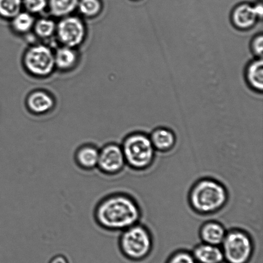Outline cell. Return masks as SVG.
<instances>
[{
  "label": "cell",
  "mask_w": 263,
  "mask_h": 263,
  "mask_svg": "<svg viewBox=\"0 0 263 263\" xmlns=\"http://www.w3.org/2000/svg\"><path fill=\"white\" fill-rule=\"evenodd\" d=\"M92 217L102 231L120 233L140 222L142 211L133 196L125 192H112L98 201Z\"/></svg>",
  "instance_id": "6da1fadb"
},
{
  "label": "cell",
  "mask_w": 263,
  "mask_h": 263,
  "mask_svg": "<svg viewBox=\"0 0 263 263\" xmlns=\"http://www.w3.org/2000/svg\"><path fill=\"white\" fill-rule=\"evenodd\" d=\"M229 191L226 185L213 178L198 180L191 187L188 203L193 212L208 216L220 212L229 202Z\"/></svg>",
  "instance_id": "7a4b0ae2"
},
{
  "label": "cell",
  "mask_w": 263,
  "mask_h": 263,
  "mask_svg": "<svg viewBox=\"0 0 263 263\" xmlns=\"http://www.w3.org/2000/svg\"><path fill=\"white\" fill-rule=\"evenodd\" d=\"M121 146L127 166L134 171H145L154 164L157 152L148 134L141 131L128 134Z\"/></svg>",
  "instance_id": "3957f363"
},
{
  "label": "cell",
  "mask_w": 263,
  "mask_h": 263,
  "mask_svg": "<svg viewBox=\"0 0 263 263\" xmlns=\"http://www.w3.org/2000/svg\"><path fill=\"white\" fill-rule=\"evenodd\" d=\"M154 246L153 236L148 227L140 223L120 233L118 249L126 259L139 261L151 254Z\"/></svg>",
  "instance_id": "277c9868"
},
{
  "label": "cell",
  "mask_w": 263,
  "mask_h": 263,
  "mask_svg": "<svg viewBox=\"0 0 263 263\" xmlns=\"http://www.w3.org/2000/svg\"><path fill=\"white\" fill-rule=\"evenodd\" d=\"M220 247L224 261L228 263H249L254 254L253 239L241 229L228 231Z\"/></svg>",
  "instance_id": "5b68a950"
},
{
  "label": "cell",
  "mask_w": 263,
  "mask_h": 263,
  "mask_svg": "<svg viewBox=\"0 0 263 263\" xmlns=\"http://www.w3.org/2000/svg\"><path fill=\"white\" fill-rule=\"evenodd\" d=\"M23 64L28 73L32 76L48 77L55 68L54 52L46 45L32 46L26 51Z\"/></svg>",
  "instance_id": "8992f818"
},
{
  "label": "cell",
  "mask_w": 263,
  "mask_h": 263,
  "mask_svg": "<svg viewBox=\"0 0 263 263\" xmlns=\"http://www.w3.org/2000/svg\"><path fill=\"white\" fill-rule=\"evenodd\" d=\"M127 166L121 144L109 142L100 147L97 169L104 176H118Z\"/></svg>",
  "instance_id": "52a82bcc"
},
{
  "label": "cell",
  "mask_w": 263,
  "mask_h": 263,
  "mask_svg": "<svg viewBox=\"0 0 263 263\" xmlns=\"http://www.w3.org/2000/svg\"><path fill=\"white\" fill-rule=\"evenodd\" d=\"M55 33L63 46L76 48L83 43L86 36V28L81 18L69 15L59 21Z\"/></svg>",
  "instance_id": "ba28073f"
},
{
  "label": "cell",
  "mask_w": 263,
  "mask_h": 263,
  "mask_svg": "<svg viewBox=\"0 0 263 263\" xmlns=\"http://www.w3.org/2000/svg\"><path fill=\"white\" fill-rule=\"evenodd\" d=\"M100 147L92 143L81 144L74 152L73 160L76 166L85 172L97 169Z\"/></svg>",
  "instance_id": "9c48e42d"
},
{
  "label": "cell",
  "mask_w": 263,
  "mask_h": 263,
  "mask_svg": "<svg viewBox=\"0 0 263 263\" xmlns=\"http://www.w3.org/2000/svg\"><path fill=\"white\" fill-rule=\"evenodd\" d=\"M259 20L253 5L247 3L237 5L232 12V23L239 30L251 29Z\"/></svg>",
  "instance_id": "30bf717a"
},
{
  "label": "cell",
  "mask_w": 263,
  "mask_h": 263,
  "mask_svg": "<svg viewBox=\"0 0 263 263\" xmlns=\"http://www.w3.org/2000/svg\"><path fill=\"white\" fill-rule=\"evenodd\" d=\"M149 136L155 150L159 153H168L177 144L176 135L169 128H157L152 131Z\"/></svg>",
  "instance_id": "8fae6325"
},
{
  "label": "cell",
  "mask_w": 263,
  "mask_h": 263,
  "mask_svg": "<svg viewBox=\"0 0 263 263\" xmlns=\"http://www.w3.org/2000/svg\"><path fill=\"white\" fill-rule=\"evenodd\" d=\"M227 232L222 223L215 220L205 221L199 229V238L202 243L220 246Z\"/></svg>",
  "instance_id": "7c38bea8"
},
{
  "label": "cell",
  "mask_w": 263,
  "mask_h": 263,
  "mask_svg": "<svg viewBox=\"0 0 263 263\" xmlns=\"http://www.w3.org/2000/svg\"><path fill=\"white\" fill-rule=\"evenodd\" d=\"M197 263H223V255L220 246L201 242L192 252Z\"/></svg>",
  "instance_id": "4fadbf2b"
},
{
  "label": "cell",
  "mask_w": 263,
  "mask_h": 263,
  "mask_svg": "<svg viewBox=\"0 0 263 263\" xmlns=\"http://www.w3.org/2000/svg\"><path fill=\"white\" fill-rule=\"evenodd\" d=\"M55 104L53 97L47 92L38 90L31 93L27 99L28 110L33 114L44 115L50 112Z\"/></svg>",
  "instance_id": "5bb4252c"
},
{
  "label": "cell",
  "mask_w": 263,
  "mask_h": 263,
  "mask_svg": "<svg viewBox=\"0 0 263 263\" xmlns=\"http://www.w3.org/2000/svg\"><path fill=\"white\" fill-rule=\"evenodd\" d=\"M246 77L249 86L257 92L263 90V61L262 58H257L247 66Z\"/></svg>",
  "instance_id": "9a60e30c"
},
{
  "label": "cell",
  "mask_w": 263,
  "mask_h": 263,
  "mask_svg": "<svg viewBox=\"0 0 263 263\" xmlns=\"http://www.w3.org/2000/svg\"><path fill=\"white\" fill-rule=\"evenodd\" d=\"M54 60L56 68L61 71H69L76 65L78 55L74 48L62 46L54 53Z\"/></svg>",
  "instance_id": "2e32d148"
},
{
  "label": "cell",
  "mask_w": 263,
  "mask_h": 263,
  "mask_svg": "<svg viewBox=\"0 0 263 263\" xmlns=\"http://www.w3.org/2000/svg\"><path fill=\"white\" fill-rule=\"evenodd\" d=\"M79 0H49L50 12L53 16L63 17L71 15L78 7Z\"/></svg>",
  "instance_id": "e0dca14e"
},
{
  "label": "cell",
  "mask_w": 263,
  "mask_h": 263,
  "mask_svg": "<svg viewBox=\"0 0 263 263\" xmlns=\"http://www.w3.org/2000/svg\"><path fill=\"white\" fill-rule=\"evenodd\" d=\"M34 17L28 12H20L12 19L13 29L18 33L24 34L33 29L35 23Z\"/></svg>",
  "instance_id": "ac0fdd59"
},
{
  "label": "cell",
  "mask_w": 263,
  "mask_h": 263,
  "mask_svg": "<svg viewBox=\"0 0 263 263\" xmlns=\"http://www.w3.org/2000/svg\"><path fill=\"white\" fill-rule=\"evenodd\" d=\"M57 24L53 20L41 18L35 22L33 29L37 37L46 39L50 38L56 32Z\"/></svg>",
  "instance_id": "d6986e66"
},
{
  "label": "cell",
  "mask_w": 263,
  "mask_h": 263,
  "mask_svg": "<svg viewBox=\"0 0 263 263\" xmlns=\"http://www.w3.org/2000/svg\"><path fill=\"white\" fill-rule=\"evenodd\" d=\"M23 0H0V17L11 20L21 12Z\"/></svg>",
  "instance_id": "ffe728a7"
},
{
  "label": "cell",
  "mask_w": 263,
  "mask_h": 263,
  "mask_svg": "<svg viewBox=\"0 0 263 263\" xmlns=\"http://www.w3.org/2000/svg\"><path fill=\"white\" fill-rule=\"evenodd\" d=\"M77 9L84 16L94 17L101 12L102 4L100 0H79Z\"/></svg>",
  "instance_id": "44dd1931"
},
{
  "label": "cell",
  "mask_w": 263,
  "mask_h": 263,
  "mask_svg": "<svg viewBox=\"0 0 263 263\" xmlns=\"http://www.w3.org/2000/svg\"><path fill=\"white\" fill-rule=\"evenodd\" d=\"M167 263H197L192 252L180 250L170 256Z\"/></svg>",
  "instance_id": "7402d4cb"
},
{
  "label": "cell",
  "mask_w": 263,
  "mask_h": 263,
  "mask_svg": "<svg viewBox=\"0 0 263 263\" xmlns=\"http://www.w3.org/2000/svg\"><path fill=\"white\" fill-rule=\"evenodd\" d=\"M23 5L30 14L42 12L47 7V0H23Z\"/></svg>",
  "instance_id": "603a6c76"
},
{
  "label": "cell",
  "mask_w": 263,
  "mask_h": 263,
  "mask_svg": "<svg viewBox=\"0 0 263 263\" xmlns=\"http://www.w3.org/2000/svg\"><path fill=\"white\" fill-rule=\"evenodd\" d=\"M251 50L257 58H262L263 53V36L262 33L255 36L252 40Z\"/></svg>",
  "instance_id": "cb8c5ba5"
},
{
  "label": "cell",
  "mask_w": 263,
  "mask_h": 263,
  "mask_svg": "<svg viewBox=\"0 0 263 263\" xmlns=\"http://www.w3.org/2000/svg\"><path fill=\"white\" fill-rule=\"evenodd\" d=\"M48 263H71L68 257L63 254H58L53 256L49 260Z\"/></svg>",
  "instance_id": "d4e9b609"
},
{
  "label": "cell",
  "mask_w": 263,
  "mask_h": 263,
  "mask_svg": "<svg viewBox=\"0 0 263 263\" xmlns=\"http://www.w3.org/2000/svg\"><path fill=\"white\" fill-rule=\"evenodd\" d=\"M255 10L258 15L259 19H261L263 14V7L261 2H257L256 4L253 5Z\"/></svg>",
  "instance_id": "484cf974"
},
{
  "label": "cell",
  "mask_w": 263,
  "mask_h": 263,
  "mask_svg": "<svg viewBox=\"0 0 263 263\" xmlns=\"http://www.w3.org/2000/svg\"><path fill=\"white\" fill-rule=\"evenodd\" d=\"M133 1H140V0H133Z\"/></svg>",
  "instance_id": "4316f807"
}]
</instances>
